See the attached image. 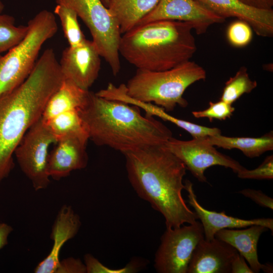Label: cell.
<instances>
[{"mask_svg":"<svg viewBox=\"0 0 273 273\" xmlns=\"http://www.w3.org/2000/svg\"><path fill=\"white\" fill-rule=\"evenodd\" d=\"M226 34L231 46L236 48H243L251 41L253 37L252 28L246 22L238 19L229 25Z\"/></svg>","mask_w":273,"mask_h":273,"instance_id":"cell-28","label":"cell"},{"mask_svg":"<svg viewBox=\"0 0 273 273\" xmlns=\"http://www.w3.org/2000/svg\"><path fill=\"white\" fill-rule=\"evenodd\" d=\"M56 273H86V269L80 259L70 257L60 260Z\"/></svg>","mask_w":273,"mask_h":273,"instance_id":"cell-31","label":"cell"},{"mask_svg":"<svg viewBox=\"0 0 273 273\" xmlns=\"http://www.w3.org/2000/svg\"><path fill=\"white\" fill-rule=\"evenodd\" d=\"M86 273H133L143 269L147 263L145 260L135 258L131 259L124 267L111 269L104 265L90 254L84 256Z\"/></svg>","mask_w":273,"mask_h":273,"instance_id":"cell-27","label":"cell"},{"mask_svg":"<svg viewBox=\"0 0 273 273\" xmlns=\"http://www.w3.org/2000/svg\"><path fill=\"white\" fill-rule=\"evenodd\" d=\"M105 7L108 8L111 0H101Z\"/></svg>","mask_w":273,"mask_h":273,"instance_id":"cell-36","label":"cell"},{"mask_svg":"<svg viewBox=\"0 0 273 273\" xmlns=\"http://www.w3.org/2000/svg\"><path fill=\"white\" fill-rule=\"evenodd\" d=\"M29 29L24 39L0 54V98L21 84L32 72L43 44L58 30L55 15L43 10L27 24Z\"/></svg>","mask_w":273,"mask_h":273,"instance_id":"cell-6","label":"cell"},{"mask_svg":"<svg viewBox=\"0 0 273 273\" xmlns=\"http://www.w3.org/2000/svg\"><path fill=\"white\" fill-rule=\"evenodd\" d=\"M54 12L60 20L64 36L69 47L79 46L86 39L78 23V16L74 11L57 4Z\"/></svg>","mask_w":273,"mask_h":273,"instance_id":"cell-26","label":"cell"},{"mask_svg":"<svg viewBox=\"0 0 273 273\" xmlns=\"http://www.w3.org/2000/svg\"><path fill=\"white\" fill-rule=\"evenodd\" d=\"M108 99L126 103L135 106L146 112V115L157 116L164 121H169L189 132L194 139L221 134V130L216 127H209L176 118L166 112L162 108L151 103L135 100L127 95L124 84L118 86L111 85L106 93Z\"/></svg>","mask_w":273,"mask_h":273,"instance_id":"cell-19","label":"cell"},{"mask_svg":"<svg viewBox=\"0 0 273 273\" xmlns=\"http://www.w3.org/2000/svg\"><path fill=\"white\" fill-rule=\"evenodd\" d=\"M4 8V5L3 2L0 0V14L2 12Z\"/></svg>","mask_w":273,"mask_h":273,"instance_id":"cell-37","label":"cell"},{"mask_svg":"<svg viewBox=\"0 0 273 273\" xmlns=\"http://www.w3.org/2000/svg\"><path fill=\"white\" fill-rule=\"evenodd\" d=\"M15 23L13 16L0 14V54L17 46L28 33V25L17 26Z\"/></svg>","mask_w":273,"mask_h":273,"instance_id":"cell-25","label":"cell"},{"mask_svg":"<svg viewBox=\"0 0 273 273\" xmlns=\"http://www.w3.org/2000/svg\"><path fill=\"white\" fill-rule=\"evenodd\" d=\"M238 251L228 243L214 238L202 239L195 249L187 273H230Z\"/></svg>","mask_w":273,"mask_h":273,"instance_id":"cell-15","label":"cell"},{"mask_svg":"<svg viewBox=\"0 0 273 273\" xmlns=\"http://www.w3.org/2000/svg\"><path fill=\"white\" fill-rule=\"evenodd\" d=\"M238 193L249 198L259 205L273 209V199L267 196L260 190H256L251 189H246L240 190Z\"/></svg>","mask_w":273,"mask_h":273,"instance_id":"cell-32","label":"cell"},{"mask_svg":"<svg viewBox=\"0 0 273 273\" xmlns=\"http://www.w3.org/2000/svg\"><path fill=\"white\" fill-rule=\"evenodd\" d=\"M159 20L189 22L192 24L196 34L200 35L205 33L210 26L222 23L225 19L210 11L196 0H160L135 27Z\"/></svg>","mask_w":273,"mask_h":273,"instance_id":"cell-11","label":"cell"},{"mask_svg":"<svg viewBox=\"0 0 273 273\" xmlns=\"http://www.w3.org/2000/svg\"><path fill=\"white\" fill-rule=\"evenodd\" d=\"M192 24L159 20L122 34L119 53L137 69L163 71L190 61L197 50Z\"/></svg>","mask_w":273,"mask_h":273,"instance_id":"cell-4","label":"cell"},{"mask_svg":"<svg viewBox=\"0 0 273 273\" xmlns=\"http://www.w3.org/2000/svg\"><path fill=\"white\" fill-rule=\"evenodd\" d=\"M234 111L231 104L220 100L216 102H210L207 109L193 111L192 114L196 118H207L212 121L213 119L223 120L230 118Z\"/></svg>","mask_w":273,"mask_h":273,"instance_id":"cell-29","label":"cell"},{"mask_svg":"<svg viewBox=\"0 0 273 273\" xmlns=\"http://www.w3.org/2000/svg\"><path fill=\"white\" fill-rule=\"evenodd\" d=\"M81 222L79 215L70 205H64L59 210L52 225L50 239L52 248L34 269L35 273H56L60 263V254L64 245L79 232Z\"/></svg>","mask_w":273,"mask_h":273,"instance_id":"cell-17","label":"cell"},{"mask_svg":"<svg viewBox=\"0 0 273 273\" xmlns=\"http://www.w3.org/2000/svg\"><path fill=\"white\" fill-rule=\"evenodd\" d=\"M268 229L260 225H252L242 230L224 229L218 231L215 238L223 241L235 248L246 259L253 272L262 270L272 272L270 263L261 264L258 260L257 244L261 234Z\"/></svg>","mask_w":273,"mask_h":273,"instance_id":"cell-18","label":"cell"},{"mask_svg":"<svg viewBox=\"0 0 273 273\" xmlns=\"http://www.w3.org/2000/svg\"><path fill=\"white\" fill-rule=\"evenodd\" d=\"M160 0H111L108 9L116 19L121 34L135 27Z\"/></svg>","mask_w":273,"mask_h":273,"instance_id":"cell-21","label":"cell"},{"mask_svg":"<svg viewBox=\"0 0 273 273\" xmlns=\"http://www.w3.org/2000/svg\"><path fill=\"white\" fill-rule=\"evenodd\" d=\"M123 155L131 186L141 199L163 216L166 228L197 221L196 213L182 196L186 166L165 145L150 146Z\"/></svg>","mask_w":273,"mask_h":273,"instance_id":"cell-1","label":"cell"},{"mask_svg":"<svg viewBox=\"0 0 273 273\" xmlns=\"http://www.w3.org/2000/svg\"><path fill=\"white\" fill-rule=\"evenodd\" d=\"M243 3L250 7L265 10H271L273 7V0H239Z\"/></svg>","mask_w":273,"mask_h":273,"instance_id":"cell-34","label":"cell"},{"mask_svg":"<svg viewBox=\"0 0 273 273\" xmlns=\"http://www.w3.org/2000/svg\"><path fill=\"white\" fill-rule=\"evenodd\" d=\"M257 85V82L250 78L247 68L242 66L226 81L220 100L232 105L244 94L251 93Z\"/></svg>","mask_w":273,"mask_h":273,"instance_id":"cell-24","label":"cell"},{"mask_svg":"<svg viewBox=\"0 0 273 273\" xmlns=\"http://www.w3.org/2000/svg\"><path fill=\"white\" fill-rule=\"evenodd\" d=\"M210 145L224 149H236L247 157L255 158L273 149V133L270 131L258 138L229 137L221 134L205 137Z\"/></svg>","mask_w":273,"mask_h":273,"instance_id":"cell-22","label":"cell"},{"mask_svg":"<svg viewBox=\"0 0 273 273\" xmlns=\"http://www.w3.org/2000/svg\"><path fill=\"white\" fill-rule=\"evenodd\" d=\"M185 190L188 192V202L194 208L198 218L202 223L204 239L210 241L215 238V234L222 229L246 228L252 225H260L273 231V219L260 218L244 219L229 216L224 211L218 212L207 210L198 202L192 183L189 180L185 181Z\"/></svg>","mask_w":273,"mask_h":273,"instance_id":"cell-16","label":"cell"},{"mask_svg":"<svg viewBox=\"0 0 273 273\" xmlns=\"http://www.w3.org/2000/svg\"><path fill=\"white\" fill-rule=\"evenodd\" d=\"M88 135L85 134L70 135L59 140L49 153L47 167L49 176L58 180L73 171L85 168L88 163Z\"/></svg>","mask_w":273,"mask_h":273,"instance_id":"cell-13","label":"cell"},{"mask_svg":"<svg viewBox=\"0 0 273 273\" xmlns=\"http://www.w3.org/2000/svg\"><path fill=\"white\" fill-rule=\"evenodd\" d=\"M57 140L41 117L27 131L14 155L19 165L35 191L46 189L50 183L47 167L49 148Z\"/></svg>","mask_w":273,"mask_h":273,"instance_id":"cell-8","label":"cell"},{"mask_svg":"<svg viewBox=\"0 0 273 273\" xmlns=\"http://www.w3.org/2000/svg\"><path fill=\"white\" fill-rule=\"evenodd\" d=\"M165 146L201 183L207 182L204 172L210 167L221 166L231 168L236 173L245 168L237 161L218 151L206 141L205 137L189 141L172 137Z\"/></svg>","mask_w":273,"mask_h":273,"instance_id":"cell-10","label":"cell"},{"mask_svg":"<svg viewBox=\"0 0 273 273\" xmlns=\"http://www.w3.org/2000/svg\"><path fill=\"white\" fill-rule=\"evenodd\" d=\"M243 179H272L273 178V156H267L257 168L249 170L245 168L237 173Z\"/></svg>","mask_w":273,"mask_h":273,"instance_id":"cell-30","label":"cell"},{"mask_svg":"<svg viewBox=\"0 0 273 273\" xmlns=\"http://www.w3.org/2000/svg\"><path fill=\"white\" fill-rule=\"evenodd\" d=\"M63 80L55 53L48 49L26 80L0 98V184L14 168L13 155L18 145L41 117L48 100Z\"/></svg>","mask_w":273,"mask_h":273,"instance_id":"cell-2","label":"cell"},{"mask_svg":"<svg viewBox=\"0 0 273 273\" xmlns=\"http://www.w3.org/2000/svg\"><path fill=\"white\" fill-rule=\"evenodd\" d=\"M89 139L122 154L154 145H165L171 131L153 116H143L140 109L126 103L107 99L90 92L80 111Z\"/></svg>","mask_w":273,"mask_h":273,"instance_id":"cell-3","label":"cell"},{"mask_svg":"<svg viewBox=\"0 0 273 273\" xmlns=\"http://www.w3.org/2000/svg\"><path fill=\"white\" fill-rule=\"evenodd\" d=\"M101 56L93 40L85 39L79 46L65 48L59 65L64 79L88 90L101 68Z\"/></svg>","mask_w":273,"mask_h":273,"instance_id":"cell-12","label":"cell"},{"mask_svg":"<svg viewBox=\"0 0 273 273\" xmlns=\"http://www.w3.org/2000/svg\"><path fill=\"white\" fill-rule=\"evenodd\" d=\"M206 77L205 70L190 60L163 71L137 69L125 84V91L135 100L153 103L169 112L177 105L186 107L188 103L183 97L184 92L189 86Z\"/></svg>","mask_w":273,"mask_h":273,"instance_id":"cell-5","label":"cell"},{"mask_svg":"<svg viewBox=\"0 0 273 273\" xmlns=\"http://www.w3.org/2000/svg\"><path fill=\"white\" fill-rule=\"evenodd\" d=\"M80 111V110H77L68 111L47 121H43L48 125L57 141L63 137L70 135H88Z\"/></svg>","mask_w":273,"mask_h":273,"instance_id":"cell-23","label":"cell"},{"mask_svg":"<svg viewBox=\"0 0 273 273\" xmlns=\"http://www.w3.org/2000/svg\"><path fill=\"white\" fill-rule=\"evenodd\" d=\"M13 228L5 222H0V250L8 243V238L13 232Z\"/></svg>","mask_w":273,"mask_h":273,"instance_id":"cell-35","label":"cell"},{"mask_svg":"<svg viewBox=\"0 0 273 273\" xmlns=\"http://www.w3.org/2000/svg\"><path fill=\"white\" fill-rule=\"evenodd\" d=\"M204 238L202 223L166 228L156 251L154 267L159 273H187L193 253Z\"/></svg>","mask_w":273,"mask_h":273,"instance_id":"cell-9","label":"cell"},{"mask_svg":"<svg viewBox=\"0 0 273 273\" xmlns=\"http://www.w3.org/2000/svg\"><path fill=\"white\" fill-rule=\"evenodd\" d=\"M203 7L225 19L234 17L248 23L255 33L262 37L273 35V10L248 6L239 0H196Z\"/></svg>","mask_w":273,"mask_h":273,"instance_id":"cell-14","label":"cell"},{"mask_svg":"<svg viewBox=\"0 0 273 273\" xmlns=\"http://www.w3.org/2000/svg\"><path fill=\"white\" fill-rule=\"evenodd\" d=\"M231 273H254L247 264L245 259L239 252L236 255L231 263Z\"/></svg>","mask_w":273,"mask_h":273,"instance_id":"cell-33","label":"cell"},{"mask_svg":"<svg viewBox=\"0 0 273 273\" xmlns=\"http://www.w3.org/2000/svg\"><path fill=\"white\" fill-rule=\"evenodd\" d=\"M90 93L88 90L63 78L59 87L48 100L41 116L42 120L47 121L68 111L82 110L89 100Z\"/></svg>","mask_w":273,"mask_h":273,"instance_id":"cell-20","label":"cell"},{"mask_svg":"<svg viewBox=\"0 0 273 273\" xmlns=\"http://www.w3.org/2000/svg\"><path fill=\"white\" fill-rule=\"evenodd\" d=\"M74 11L88 28L101 57L114 75L121 68L119 44L121 36L118 21L101 0H55Z\"/></svg>","mask_w":273,"mask_h":273,"instance_id":"cell-7","label":"cell"}]
</instances>
